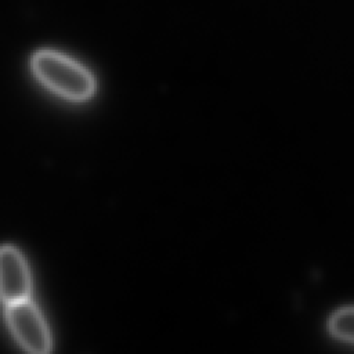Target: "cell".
Returning a JSON list of instances; mask_svg holds the SVG:
<instances>
[{
    "instance_id": "3",
    "label": "cell",
    "mask_w": 354,
    "mask_h": 354,
    "mask_svg": "<svg viewBox=\"0 0 354 354\" xmlns=\"http://www.w3.org/2000/svg\"><path fill=\"white\" fill-rule=\"evenodd\" d=\"M30 295L32 275L25 256L12 245L0 246V301L7 306Z\"/></svg>"
},
{
    "instance_id": "4",
    "label": "cell",
    "mask_w": 354,
    "mask_h": 354,
    "mask_svg": "<svg viewBox=\"0 0 354 354\" xmlns=\"http://www.w3.org/2000/svg\"><path fill=\"white\" fill-rule=\"evenodd\" d=\"M329 330L335 337L354 344V307H344L333 313L329 319Z\"/></svg>"
},
{
    "instance_id": "1",
    "label": "cell",
    "mask_w": 354,
    "mask_h": 354,
    "mask_svg": "<svg viewBox=\"0 0 354 354\" xmlns=\"http://www.w3.org/2000/svg\"><path fill=\"white\" fill-rule=\"evenodd\" d=\"M30 69L41 86L71 102L88 101L97 90L93 73L76 59L57 50L36 51L30 58Z\"/></svg>"
},
{
    "instance_id": "2",
    "label": "cell",
    "mask_w": 354,
    "mask_h": 354,
    "mask_svg": "<svg viewBox=\"0 0 354 354\" xmlns=\"http://www.w3.org/2000/svg\"><path fill=\"white\" fill-rule=\"evenodd\" d=\"M4 317L17 344L30 354H48L53 336L37 304L29 297L4 306Z\"/></svg>"
}]
</instances>
